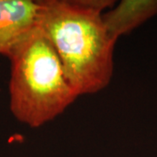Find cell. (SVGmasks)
Here are the masks:
<instances>
[{"mask_svg":"<svg viewBox=\"0 0 157 157\" xmlns=\"http://www.w3.org/2000/svg\"><path fill=\"white\" fill-rule=\"evenodd\" d=\"M39 25L51 41L78 96L106 88L113 71L116 41L107 33L102 11L110 0H42Z\"/></svg>","mask_w":157,"mask_h":157,"instance_id":"6da1fadb","label":"cell"},{"mask_svg":"<svg viewBox=\"0 0 157 157\" xmlns=\"http://www.w3.org/2000/svg\"><path fill=\"white\" fill-rule=\"evenodd\" d=\"M7 58L11 63L10 110L20 123L41 127L78 97L39 23Z\"/></svg>","mask_w":157,"mask_h":157,"instance_id":"7a4b0ae2","label":"cell"},{"mask_svg":"<svg viewBox=\"0 0 157 157\" xmlns=\"http://www.w3.org/2000/svg\"><path fill=\"white\" fill-rule=\"evenodd\" d=\"M40 3L0 0V55L8 57L39 23Z\"/></svg>","mask_w":157,"mask_h":157,"instance_id":"3957f363","label":"cell"},{"mask_svg":"<svg viewBox=\"0 0 157 157\" xmlns=\"http://www.w3.org/2000/svg\"><path fill=\"white\" fill-rule=\"evenodd\" d=\"M156 14L157 0H123L103 13L102 19L110 37L117 41Z\"/></svg>","mask_w":157,"mask_h":157,"instance_id":"277c9868","label":"cell"}]
</instances>
